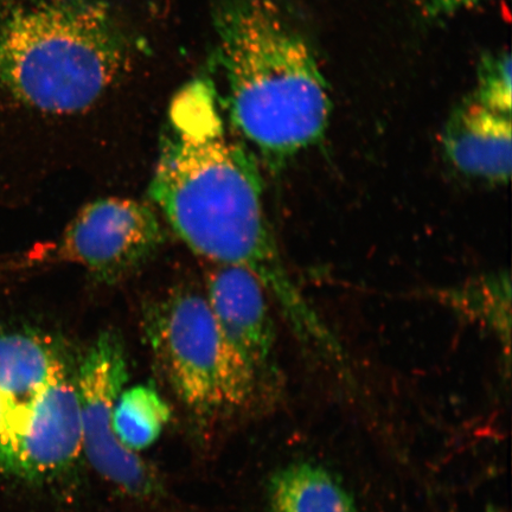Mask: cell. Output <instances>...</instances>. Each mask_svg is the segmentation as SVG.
I'll return each mask as SVG.
<instances>
[{"label":"cell","instance_id":"9a60e30c","mask_svg":"<svg viewBox=\"0 0 512 512\" xmlns=\"http://www.w3.org/2000/svg\"><path fill=\"white\" fill-rule=\"evenodd\" d=\"M483 2L485 0H418L422 14L430 18L451 16Z\"/></svg>","mask_w":512,"mask_h":512},{"label":"cell","instance_id":"2e32d148","mask_svg":"<svg viewBox=\"0 0 512 512\" xmlns=\"http://www.w3.org/2000/svg\"><path fill=\"white\" fill-rule=\"evenodd\" d=\"M3 407L0 403V469L4 470Z\"/></svg>","mask_w":512,"mask_h":512},{"label":"cell","instance_id":"277c9868","mask_svg":"<svg viewBox=\"0 0 512 512\" xmlns=\"http://www.w3.org/2000/svg\"><path fill=\"white\" fill-rule=\"evenodd\" d=\"M144 331L164 373L192 411L239 408L253 398L258 381L228 347L207 297L179 288L152 303Z\"/></svg>","mask_w":512,"mask_h":512},{"label":"cell","instance_id":"5bb4252c","mask_svg":"<svg viewBox=\"0 0 512 512\" xmlns=\"http://www.w3.org/2000/svg\"><path fill=\"white\" fill-rule=\"evenodd\" d=\"M511 57L508 51L485 56L479 64L475 99L490 110L511 115Z\"/></svg>","mask_w":512,"mask_h":512},{"label":"cell","instance_id":"4fadbf2b","mask_svg":"<svg viewBox=\"0 0 512 512\" xmlns=\"http://www.w3.org/2000/svg\"><path fill=\"white\" fill-rule=\"evenodd\" d=\"M170 418V407L157 390L139 384L120 394L114 408V433L127 450L139 453L156 443Z\"/></svg>","mask_w":512,"mask_h":512},{"label":"cell","instance_id":"52a82bcc","mask_svg":"<svg viewBox=\"0 0 512 512\" xmlns=\"http://www.w3.org/2000/svg\"><path fill=\"white\" fill-rule=\"evenodd\" d=\"M6 451V471L27 479L57 475L76 462L82 428L73 377H57L16 416L6 432Z\"/></svg>","mask_w":512,"mask_h":512},{"label":"cell","instance_id":"8fae6325","mask_svg":"<svg viewBox=\"0 0 512 512\" xmlns=\"http://www.w3.org/2000/svg\"><path fill=\"white\" fill-rule=\"evenodd\" d=\"M270 512H360L341 477L312 460H294L268 486Z\"/></svg>","mask_w":512,"mask_h":512},{"label":"cell","instance_id":"5b68a950","mask_svg":"<svg viewBox=\"0 0 512 512\" xmlns=\"http://www.w3.org/2000/svg\"><path fill=\"white\" fill-rule=\"evenodd\" d=\"M128 377L124 343L112 331L102 332L74 377L78 393L82 453L94 470L120 490L136 497L151 496L156 477L144 460L120 443L113 428L114 408Z\"/></svg>","mask_w":512,"mask_h":512},{"label":"cell","instance_id":"9c48e42d","mask_svg":"<svg viewBox=\"0 0 512 512\" xmlns=\"http://www.w3.org/2000/svg\"><path fill=\"white\" fill-rule=\"evenodd\" d=\"M511 134V115L467 100L448 118L441 146L460 175L503 187L511 178Z\"/></svg>","mask_w":512,"mask_h":512},{"label":"cell","instance_id":"7c38bea8","mask_svg":"<svg viewBox=\"0 0 512 512\" xmlns=\"http://www.w3.org/2000/svg\"><path fill=\"white\" fill-rule=\"evenodd\" d=\"M444 304L467 322L491 332L510 354L511 281L507 272L499 271L465 281L435 293Z\"/></svg>","mask_w":512,"mask_h":512},{"label":"cell","instance_id":"6da1fadb","mask_svg":"<svg viewBox=\"0 0 512 512\" xmlns=\"http://www.w3.org/2000/svg\"><path fill=\"white\" fill-rule=\"evenodd\" d=\"M214 95L197 81L172 106L151 201L192 252L251 272L298 341L335 358L341 344L293 280L268 223L254 153L228 138Z\"/></svg>","mask_w":512,"mask_h":512},{"label":"cell","instance_id":"30bf717a","mask_svg":"<svg viewBox=\"0 0 512 512\" xmlns=\"http://www.w3.org/2000/svg\"><path fill=\"white\" fill-rule=\"evenodd\" d=\"M66 366L48 337L29 331L0 334V403L3 440L12 420L30 405Z\"/></svg>","mask_w":512,"mask_h":512},{"label":"cell","instance_id":"ba28073f","mask_svg":"<svg viewBox=\"0 0 512 512\" xmlns=\"http://www.w3.org/2000/svg\"><path fill=\"white\" fill-rule=\"evenodd\" d=\"M207 300L224 341L260 383L274 363L275 329L268 294L245 268L215 265Z\"/></svg>","mask_w":512,"mask_h":512},{"label":"cell","instance_id":"3957f363","mask_svg":"<svg viewBox=\"0 0 512 512\" xmlns=\"http://www.w3.org/2000/svg\"><path fill=\"white\" fill-rule=\"evenodd\" d=\"M131 54V38L105 0H0V89L31 110H88Z\"/></svg>","mask_w":512,"mask_h":512},{"label":"cell","instance_id":"8992f818","mask_svg":"<svg viewBox=\"0 0 512 512\" xmlns=\"http://www.w3.org/2000/svg\"><path fill=\"white\" fill-rule=\"evenodd\" d=\"M165 234L156 211L131 198H100L86 204L56 243V260L82 267L113 284L136 271L162 247Z\"/></svg>","mask_w":512,"mask_h":512},{"label":"cell","instance_id":"7a4b0ae2","mask_svg":"<svg viewBox=\"0 0 512 512\" xmlns=\"http://www.w3.org/2000/svg\"><path fill=\"white\" fill-rule=\"evenodd\" d=\"M214 25L230 121L268 169L284 170L328 130L316 56L278 0H221Z\"/></svg>","mask_w":512,"mask_h":512}]
</instances>
